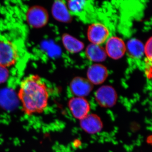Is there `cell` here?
<instances>
[{
	"label": "cell",
	"mask_w": 152,
	"mask_h": 152,
	"mask_svg": "<svg viewBox=\"0 0 152 152\" xmlns=\"http://www.w3.org/2000/svg\"><path fill=\"white\" fill-rule=\"evenodd\" d=\"M94 88V85L86 78L77 77L74 78L70 84L71 92L75 96L83 97L88 96Z\"/></svg>",
	"instance_id": "ba28073f"
},
{
	"label": "cell",
	"mask_w": 152,
	"mask_h": 152,
	"mask_svg": "<svg viewBox=\"0 0 152 152\" xmlns=\"http://www.w3.org/2000/svg\"><path fill=\"white\" fill-rule=\"evenodd\" d=\"M9 76V71L6 67L0 66V84L5 83Z\"/></svg>",
	"instance_id": "e0dca14e"
},
{
	"label": "cell",
	"mask_w": 152,
	"mask_h": 152,
	"mask_svg": "<svg viewBox=\"0 0 152 152\" xmlns=\"http://www.w3.org/2000/svg\"><path fill=\"white\" fill-rule=\"evenodd\" d=\"M85 52L88 59L96 63L102 62L107 56L105 50L100 45L90 44L86 48Z\"/></svg>",
	"instance_id": "7c38bea8"
},
{
	"label": "cell",
	"mask_w": 152,
	"mask_h": 152,
	"mask_svg": "<svg viewBox=\"0 0 152 152\" xmlns=\"http://www.w3.org/2000/svg\"><path fill=\"white\" fill-rule=\"evenodd\" d=\"M126 45V52L129 56L134 59H140L144 55V45L140 40L133 38Z\"/></svg>",
	"instance_id": "5bb4252c"
},
{
	"label": "cell",
	"mask_w": 152,
	"mask_h": 152,
	"mask_svg": "<svg viewBox=\"0 0 152 152\" xmlns=\"http://www.w3.org/2000/svg\"><path fill=\"white\" fill-rule=\"evenodd\" d=\"M61 40L65 48L71 53H80L84 49V43L69 34H63Z\"/></svg>",
	"instance_id": "4fadbf2b"
},
{
	"label": "cell",
	"mask_w": 152,
	"mask_h": 152,
	"mask_svg": "<svg viewBox=\"0 0 152 152\" xmlns=\"http://www.w3.org/2000/svg\"><path fill=\"white\" fill-rule=\"evenodd\" d=\"M86 1H69L67 7L69 11L74 13L81 12L83 10L86 4Z\"/></svg>",
	"instance_id": "9a60e30c"
},
{
	"label": "cell",
	"mask_w": 152,
	"mask_h": 152,
	"mask_svg": "<svg viewBox=\"0 0 152 152\" xmlns=\"http://www.w3.org/2000/svg\"><path fill=\"white\" fill-rule=\"evenodd\" d=\"M108 75V71L105 66L96 63L88 68L87 79L93 85H100L107 80Z\"/></svg>",
	"instance_id": "9c48e42d"
},
{
	"label": "cell",
	"mask_w": 152,
	"mask_h": 152,
	"mask_svg": "<svg viewBox=\"0 0 152 152\" xmlns=\"http://www.w3.org/2000/svg\"><path fill=\"white\" fill-rule=\"evenodd\" d=\"M18 58V50L15 44L9 41H0V66L7 67L13 65Z\"/></svg>",
	"instance_id": "7a4b0ae2"
},
{
	"label": "cell",
	"mask_w": 152,
	"mask_h": 152,
	"mask_svg": "<svg viewBox=\"0 0 152 152\" xmlns=\"http://www.w3.org/2000/svg\"><path fill=\"white\" fill-rule=\"evenodd\" d=\"M51 12L54 18L58 21L68 23L72 21V17L64 1H55L52 5Z\"/></svg>",
	"instance_id": "8fae6325"
},
{
	"label": "cell",
	"mask_w": 152,
	"mask_h": 152,
	"mask_svg": "<svg viewBox=\"0 0 152 152\" xmlns=\"http://www.w3.org/2000/svg\"><path fill=\"white\" fill-rule=\"evenodd\" d=\"M87 34L91 44L101 45L108 39L110 31L105 25L95 23L89 26Z\"/></svg>",
	"instance_id": "5b68a950"
},
{
	"label": "cell",
	"mask_w": 152,
	"mask_h": 152,
	"mask_svg": "<svg viewBox=\"0 0 152 152\" xmlns=\"http://www.w3.org/2000/svg\"><path fill=\"white\" fill-rule=\"evenodd\" d=\"M49 16L43 7L36 5L31 7L26 13V20L30 26L35 28L43 27L47 24Z\"/></svg>",
	"instance_id": "277c9868"
},
{
	"label": "cell",
	"mask_w": 152,
	"mask_h": 152,
	"mask_svg": "<svg viewBox=\"0 0 152 152\" xmlns=\"http://www.w3.org/2000/svg\"><path fill=\"white\" fill-rule=\"evenodd\" d=\"M80 121L81 128L88 134H97L100 132L103 128V124L101 118L96 114H88Z\"/></svg>",
	"instance_id": "30bf717a"
},
{
	"label": "cell",
	"mask_w": 152,
	"mask_h": 152,
	"mask_svg": "<svg viewBox=\"0 0 152 152\" xmlns=\"http://www.w3.org/2000/svg\"><path fill=\"white\" fill-rule=\"evenodd\" d=\"M68 107L73 116L80 120L89 114L91 107L89 103L83 97H74L68 102Z\"/></svg>",
	"instance_id": "52a82bcc"
},
{
	"label": "cell",
	"mask_w": 152,
	"mask_h": 152,
	"mask_svg": "<svg viewBox=\"0 0 152 152\" xmlns=\"http://www.w3.org/2000/svg\"><path fill=\"white\" fill-rule=\"evenodd\" d=\"M95 100L102 107L111 108L116 104L118 94L113 87L109 85L102 86L96 91Z\"/></svg>",
	"instance_id": "3957f363"
},
{
	"label": "cell",
	"mask_w": 152,
	"mask_h": 152,
	"mask_svg": "<svg viewBox=\"0 0 152 152\" xmlns=\"http://www.w3.org/2000/svg\"><path fill=\"white\" fill-rule=\"evenodd\" d=\"M152 37H151L147 40L145 44L144 45V54L148 61H152Z\"/></svg>",
	"instance_id": "2e32d148"
},
{
	"label": "cell",
	"mask_w": 152,
	"mask_h": 152,
	"mask_svg": "<svg viewBox=\"0 0 152 152\" xmlns=\"http://www.w3.org/2000/svg\"><path fill=\"white\" fill-rule=\"evenodd\" d=\"M18 95L23 110L28 115L41 113L48 107V88L37 75H31L22 81Z\"/></svg>",
	"instance_id": "6da1fadb"
},
{
	"label": "cell",
	"mask_w": 152,
	"mask_h": 152,
	"mask_svg": "<svg viewBox=\"0 0 152 152\" xmlns=\"http://www.w3.org/2000/svg\"><path fill=\"white\" fill-rule=\"evenodd\" d=\"M104 49L107 56L113 59L118 60L126 53V45L122 39L113 36L107 40Z\"/></svg>",
	"instance_id": "8992f818"
}]
</instances>
